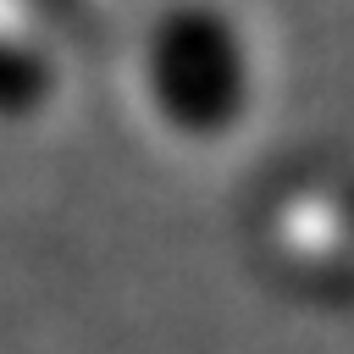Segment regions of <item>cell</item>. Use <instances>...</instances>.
<instances>
[{"label": "cell", "instance_id": "obj_1", "mask_svg": "<svg viewBox=\"0 0 354 354\" xmlns=\"http://www.w3.org/2000/svg\"><path fill=\"white\" fill-rule=\"evenodd\" d=\"M149 116L183 144H221L254 111V50L221 0H166L138 39Z\"/></svg>", "mask_w": 354, "mask_h": 354}, {"label": "cell", "instance_id": "obj_2", "mask_svg": "<svg viewBox=\"0 0 354 354\" xmlns=\"http://www.w3.org/2000/svg\"><path fill=\"white\" fill-rule=\"evenodd\" d=\"M61 72L44 44L0 28V127H28L50 111Z\"/></svg>", "mask_w": 354, "mask_h": 354}]
</instances>
